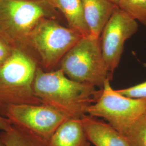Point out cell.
I'll return each mask as SVG.
<instances>
[{
  "instance_id": "obj_1",
  "label": "cell",
  "mask_w": 146,
  "mask_h": 146,
  "mask_svg": "<svg viewBox=\"0 0 146 146\" xmlns=\"http://www.w3.org/2000/svg\"><path fill=\"white\" fill-rule=\"evenodd\" d=\"M102 89L68 78L60 69H37L34 90L42 104L58 110L69 119H82L89 107L99 99Z\"/></svg>"
},
{
  "instance_id": "obj_3",
  "label": "cell",
  "mask_w": 146,
  "mask_h": 146,
  "mask_svg": "<svg viewBox=\"0 0 146 146\" xmlns=\"http://www.w3.org/2000/svg\"><path fill=\"white\" fill-rule=\"evenodd\" d=\"M54 8L46 0H0V36L23 50L31 32Z\"/></svg>"
},
{
  "instance_id": "obj_11",
  "label": "cell",
  "mask_w": 146,
  "mask_h": 146,
  "mask_svg": "<svg viewBox=\"0 0 146 146\" xmlns=\"http://www.w3.org/2000/svg\"><path fill=\"white\" fill-rule=\"evenodd\" d=\"M81 119H69L55 131L48 146H90Z\"/></svg>"
},
{
  "instance_id": "obj_19",
  "label": "cell",
  "mask_w": 146,
  "mask_h": 146,
  "mask_svg": "<svg viewBox=\"0 0 146 146\" xmlns=\"http://www.w3.org/2000/svg\"><path fill=\"white\" fill-rule=\"evenodd\" d=\"M108 1H109L110 2L114 3L115 5H117L119 3V2H120V0H108Z\"/></svg>"
},
{
  "instance_id": "obj_8",
  "label": "cell",
  "mask_w": 146,
  "mask_h": 146,
  "mask_svg": "<svg viewBox=\"0 0 146 146\" xmlns=\"http://www.w3.org/2000/svg\"><path fill=\"white\" fill-rule=\"evenodd\" d=\"M137 21L118 7L116 8L100 37L110 80L118 67L127 40L138 30Z\"/></svg>"
},
{
  "instance_id": "obj_17",
  "label": "cell",
  "mask_w": 146,
  "mask_h": 146,
  "mask_svg": "<svg viewBox=\"0 0 146 146\" xmlns=\"http://www.w3.org/2000/svg\"><path fill=\"white\" fill-rule=\"evenodd\" d=\"M15 48L9 42L0 36V67L11 57Z\"/></svg>"
},
{
  "instance_id": "obj_9",
  "label": "cell",
  "mask_w": 146,
  "mask_h": 146,
  "mask_svg": "<svg viewBox=\"0 0 146 146\" xmlns=\"http://www.w3.org/2000/svg\"><path fill=\"white\" fill-rule=\"evenodd\" d=\"M90 143L95 146H131L120 131L96 117L85 115L81 119Z\"/></svg>"
},
{
  "instance_id": "obj_4",
  "label": "cell",
  "mask_w": 146,
  "mask_h": 146,
  "mask_svg": "<svg viewBox=\"0 0 146 146\" xmlns=\"http://www.w3.org/2000/svg\"><path fill=\"white\" fill-rule=\"evenodd\" d=\"M58 69L73 81L99 88L110 80L100 37L92 35L84 37L64 55Z\"/></svg>"
},
{
  "instance_id": "obj_15",
  "label": "cell",
  "mask_w": 146,
  "mask_h": 146,
  "mask_svg": "<svg viewBox=\"0 0 146 146\" xmlns=\"http://www.w3.org/2000/svg\"><path fill=\"white\" fill-rule=\"evenodd\" d=\"M117 6L146 27V0H120Z\"/></svg>"
},
{
  "instance_id": "obj_10",
  "label": "cell",
  "mask_w": 146,
  "mask_h": 146,
  "mask_svg": "<svg viewBox=\"0 0 146 146\" xmlns=\"http://www.w3.org/2000/svg\"><path fill=\"white\" fill-rule=\"evenodd\" d=\"M84 17L90 34L99 38L117 5L108 0H82Z\"/></svg>"
},
{
  "instance_id": "obj_20",
  "label": "cell",
  "mask_w": 146,
  "mask_h": 146,
  "mask_svg": "<svg viewBox=\"0 0 146 146\" xmlns=\"http://www.w3.org/2000/svg\"><path fill=\"white\" fill-rule=\"evenodd\" d=\"M0 146H6L5 143H4V142L2 140V138L0 136Z\"/></svg>"
},
{
  "instance_id": "obj_5",
  "label": "cell",
  "mask_w": 146,
  "mask_h": 146,
  "mask_svg": "<svg viewBox=\"0 0 146 146\" xmlns=\"http://www.w3.org/2000/svg\"><path fill=\"white\" fill-rule=\"evenodd\" d=\"M84 37L79 31L44 18L31 32L29 44L36 52L41 67L49 72L55 70L64 55Z\"/></svg>"
},
{
  "instance_id": "obj_6",
  "label": "cell",
  "mask_w": 146,
  "mask_h": 146,
  "mask_svg": "<svg viewBox=\"0 0 146 146\" xmlns=\"http://www.w3.org/2000/svg\"><path fill=\"white\" fill-rule=\"evenodd\" d=\"M146 111V99H132L120 94L112 88L108 79L99 99L89 107L87 114L104 118L122 133Z\"/></svg>"
},
{
  "instance_id": "obj_18",
  "label": "cell",
  "mask_w": 146,
  "mask_h": 146,
  "mask_svg": "<svg viewBox=\"0 0 146 146\" xmlns=\"http://www.w3.org/2000/svg\"><path fill=\"white\" fill-rule=\"evenodd\" d=\"M13 124L7 117L0 114V130L3 131L11 129Z\"/></svg>"
},
{
  "instance_id": "obj_13",
  "label": "cell",
  "mask_w": 146,
  "mask_h": 146,
  "mask_svg": "<svg viewBox=\"0 0 146 146\" xmlns=\"http://www.w3.org/2000/svg\"><path fill=\"white\" fill-rule=\"evenodd\" d=\"M0 136L6 146H48V143L31 132L13 125Z\"/></svg>"
},
{
  "instance_id": "obj_12",
  "label": "cell",
  "mask_w": 146,
  "mask_h": 146,
  "mask_svg": "<svg viewBox=\"0 0 146 146\" xmlns=\"http://www.w3.org/2000/svg\"><path fill=\"white\" fill-rule=\"evenodd\" d=\"M54 8L62 12L69 27L79 31L84 37L90 35L84 17L82 0H46Z\"/></svg>"
},
{
  "instance_id": "obj_7",
  "label": "cell",
  "mask_w": 146,
  "mask_h": 146,
  "mask_svg": "<svg viewBox=\"0 0 146 146\" xmlns=\"http://www.w3.org/2000/svg\"><path fill=\"white\" fill-rule=\"evenodd\" d=\"M5 116L13 125L31 132L47 143L58 128L69 119L44 104L11 106L7 110Z\"/></svg>"
},
{
  "instance_id": "obj_2",
  "label": "cell",
  "mask_w": 146,
  "mask_h": 146,
  "mask_svg": "<svg viewBox=\"0 0 146 146\" xmlns=\"http://www.w3.org/2000/svg\"><path fill=\"white\" fill-rule=\"evenodd\" d=\"M39 67L36 61L25 51L14 49L11 57L0 67L1 115L5 116L7 110L11 106L42 104L34 90Z\"/></svg>"
},
{
  "instance_id": "obj_16",
  "label": "cell",
  "mask_w": 146,
  "mask_h": 146,
  "mask_svg": "<svg viewBox=\"0 0 146 146\" xmlns=\"http://www.w3.org/2000/svg\"><path fill=\"white\" fill-rule=\"evenodd\" d=\"M120 94L136 99H146V81L127 88L116 90Z\"/></svg>"
},
{
  "instance_id": "obj_14",
  "label": "cell",
  "mask_w": 146,
  "mask_h": 146,
  "mask_svg": "<svg viewBox=\"0 0 146 146\" xmlns=\"http://www.w3.org/2000/svg\"><path fill=\"white\" fill-rule=\"evenodd\" d=\"M121 133L131 146H146V111Z\"/></svg>"
}]
</instances>
